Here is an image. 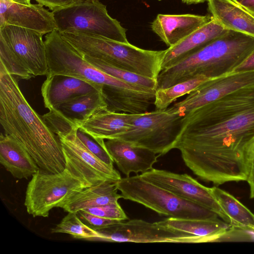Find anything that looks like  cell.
<instances>
[{"mask_svg": "<svg viewBox=\"0 0 254 254\" xmlns=\"http://www.w3.org/2000/svg\"><path fill=\"white\" fill-rule=\"evenodd\" d=\"M175 149L204 181H247L254 158V84L186 114Z\"/></svg>", "mask_w": 254, "mask_h": 254, "instance_id": "obj_1", "label": "cell"}, {"mask_svg": "<svg viewBox=\"0 0 254 254\" xmlns=\"http://www.w3.org/2000/svg\"><path fill=\"white\" fill-rule=\"evenodd\" d=\"M0 123L4 133L19 142L41 170L59 173L65 169L59 137L29 105L16 78L1 68Z\"/></svg>", "mask_w": 254, "mask_h": 254, "instance_id": "obj_2", "label": "cell"}, {"mask_svg": "<svg viewBox=\"0 0 254 254\" xmlns=\"http://www.w3.org/2000/svg\"><path fill=\"white\" fill-rule=\"evenodd\" d=\"M44 42L48 75L71 76L101 86L110 110L123 112L131 109L142 91L147 89L122 81L97 68L85 60L57 29L46 34Z\"/></svg>", "mask_w": 254, "mask_h": 254, "instance_id": "obj_3", "label": "cell"}, {"mask_svg": "<svg viewBox=\"0 0 254 254\" xmlns=\"http://www.w3.org/2000/svg\"><path fill=\"white\" fill-rule=\"evenodd\" d=\"M254 50V37L229 30L185 59L162 69L156 79V89L198 75L212 79L232 73Z\"/></svg>", "mask_w": 254, "mask_h": 254, "instance_id": "obj_4", "label": "cell"}, {"mask_svg": "<svg viewBox=\"0 0 254 254\" xmlns=\"http://www.w3.org/2000/svg\"><path fill=\"white\" fill-rule=\"evenodd\" d=\"M82 56L104 61L119 68L156 79L162 70L165 50L141 49L91 34L61 33Z\"/></svg>", "mask_w": 254, "mask_h": 254, "instance_id": "obj_5", "label": "cell"}, {"mask_svg": "<svg viewBox=\"0 0 254 254\" xmlns=\"http://www.w3.org/2000/svg\"><path fill=\"white\" fill-rule=\"evenodd\" d=\"M43 35L11 25L0 27V68L28 80L49 73Z\"/></svg>", "mask_w": 254, "mask_h": 254, "instance_id": "obj_6", "label": "cell"}, {"mask_svg": "<svg viewBox=\"0 0 254 254\" xmlns=\"http://www.w3.org/2000/svg\"><path fill=\"white\" fill-rule=\"evenodd\" d=\"M116 185L122 198L141 204L161 215L199 220L218 218L210 209L183 199L144 180L140 175L121 178Z\"/></svg>", "mask_w": 254, "mask_h": 254, "instance_id": "obj_7", "label": "cell"}, {"mask_svg": "<svg viewBox=\"0 0 254 254\" xmlns=\"http://www.w3.org/2000/svg\"><path fill=\"white\" fill-rule=\"evenodd\" d=\"M56 29L60 33L75 32L101 36L128 43L126 30L108 14L99 0H81L52 11Z\"/></svg>", "mask_w": 254, "mask_h": 254, "instance_id": "obj_8", "label": "cell"}, {"mask_svg": "<svg viewBox=\"0 0 254 254\" xmlns=\"http://www.w3.org/2000/svg\"><path fill=\"white\" fill-rule=\"evenodd\" d=\"M183 117L168 108L132 114L130 128L117 138L164 155L175 149Z\"/></svg>", "mask_w": 254, "mask_h": 254, "instance_id": "obj_9", "label": "cell"}, {"mask_svg": "<svg viewBox=\"0 0 254 254\" xmlns=\"http://www.w3.org/2000/svg\"><path fill=\"white\" fill-rule=\"evenodd\" d=\"M89 187L65 169L51 173L40 169L32 177L26 190L24 205L33 217H48L51 209L61 207L77 192Z\"/></svg>", "mask_w": 254, "mask_h": 254, "instance_id": "obj_10", "label": "cell"}, {"mask_svg": "<svg viewBox=\"0 0 254 254\" xmlns=\"http://www.w3.org/2000/svg\"><path fill=\"white\" fill-rule=\"evenodd\" d=\"M96 241L139 243H201L212 240L160 226L141 219H132L96 230Z\"/></svg>", "mask_w": 254, "mask_h": 254, "instance_id": "obj_11", "label": "cell"}, {"mask_svg": "<svg viewBox=\"0 0 254 254\" xmlns=\"http://www.w3.org/2000/svg\"><path fill=\"white\" fill-rule=\"evenodd\" d=\"M77 126L57 134L60 138L65 169L89 187L105 181L117 182L121 179L114 166H109L94 155L78 137Z\"/></svg>", "mask_w": 254, "mask_h": 254, "instance_id": "obj_12", "label": "cell"}, {"mask_svg": "<svg viewBox=\"0 0 254 254\" xmlns=\"http://www.w3.org/2000/svg\"><path fill=\"white\" fill-rule=\"evenodd\" d=\"M140 175L144 180L183 199L210 209L230 224L229 217L216 200L211 188L201 185L189 175L152 168Z\"/></svg>", "mask_w": 254, "mask_h": 254, "instance_id": "obj_13", "label": "cell"}, {"mask_svg": "<svg viewBox=\"0 0 254 254\" xmlns=\"http://www.w3.org/2000/svg\"><path fill=\"white\" fill-rule=\"evenodd\" d=\"M252 84H254V71L232 72L205 81L188 94L185 99L168 108L184 116L194 109Z\"/></svg>", "mask_w": 254, "mask_h": 254, "instance_id": "obj_14", "label": "cell"}, {"mask_svg": "<svg viewBox=\"0 0 254 254\" xmlns=\"http://www.w3.org/2000/svg\"><path fill=\"white\" fill-rule=\"evenodd\" d=\"M4 25L25 28L43 35L56 29L53 12L43 5L0 0V27Z\"/></svg>", "mask_w": 254, "mask_h": 254, "instance_id": "obj_15", "label": "cell"}, {"mask_svg": "<svg viewBox=\"0 0 254 254\" xmlns=\"http://www.w3.org/2000/svg\"><path fill=\"white\" fill-rule=\"evenodd\" d=\"M41 87L45 106L50 110L79 96L95 91L102 87L96 84L64 75H48Z\"/></svg>", "mask_w": 254, "mask_h": 254, "instance_id": "obj_16", "label": "cell"}, {"mask_svg": "<svg viewBox=\"0 0 254 254\" xmlns=\"http://www.w3.org/2000/svg\"><path fill=\"white\" fill-rule=\"evenodd\" d=\"M107 140L105 144L108 152L126 177L131 173L146 172L158 161L159 155L149 149L119 138Z\"/></svg>", "mask_w": 254, "mask_h": 254, "instance_id": "obj_17", "label": "cell"}, {"mask_svg": "<svg viewBox=\"0 0 254 254\" xmlns=\"http://www.w3.org/2000/svg\"><path fill=\"white\" fill-rule=\"evenodd\" d=\"M132 114L101 109L86 120L75 123L78 129L98 141L117 138L130 127Z\"/></svg>", "mask_w": 254, "mask_h": 254, "instance_id": "obj_18", "label": "cell"}, {"mask_svg": "<svg viewBox=\"0 0 254 254\" xmlns=\"http://www.w3.org/2000/svg\"><path fill=\"white\" fill-rule=\"evenodd\" d=\"M211 18L207 16L191 14H159L151 27L153 31L169 47L205 24Z\"/></svg>", "mask_w": 254, "mask_h": 254, "instance_id": "obj_19", "label": "cell"}, {"mask_svg": "<svg viewBox=\"0 0 254 254\" xmlns=\"http://www.w3.org/2000/svg\"><path fill=\"white\" fill-rule=\"evenodd\" d=\"M228 30H229L211 17L205 24L175 45L165 50L162 63V70L194 53L211 41L225 34Z\"/></svg>", "mask_w": 254, "mask_h": 254, "instance_id": "obj_20", "label": "cell"}, {"mask_svg": "<svg viewBox=\"0 0 254 254\" xmlns=\"http://www.w3.org/2000/svg\"><path fill=\"white\" fill-rule=\"evenodd\" d=\"M0 163L14 178L22 179L32 177L39 169L35 160L16 140L1 133Z\"/></svg>", "mask_w": 254, "mask_h": 254, "instance_id": "obj_21", "label": "cell"}, {"mask_svg": "<svg viewBox=\"0 0 254 254\" xmlns=\"http://www.w3.org/2000/svg\"><path fill=\"white\" fill-rule=\"evenodd\" d=\"M212 18L226 29L254 37V15L232 0H207Z\"/></svg>", "mask_w": 254, "mask_h": 254, "instance_id": "obj_22", "label": "cell"}, {"mask_svg": "<svg viewBox=\"0 0 254 254\" xmlns=\"http://www.w3.org/2000/svg\"><path fill=\"white\" fill-rule=\"evenodd\" d=\"M116 182L105 181L88 187L73 195L61 207L67 212L77 213L87 208L118 202L122 198Z\"/></svg>", "mask_w": 254, "mask_h": 254, "instance_id": "obj_23", "label": "cell"}, {"mask_svg": "<svg viewBox=\"0 0 254 254\" xmlns=\"http://www.w3.org/2000/svg\"><path fill=\"white\" fill-rule=\"evenodd\" d=\"M156 223L163 227L208 238L212 242H220L222 236L231 227L229 224L218 218L199 220L169 217Z\"/></svg>", "mask_w": 254, "mask_h": 254, "instance_id": "obj_24", "label": "cell"}, {"mask_svg": "<svg viewBox=\"0 0 254 254\" xmlns=\"http://www.w3.org/2000/svg\"><path fill=\"white\" fill-rule=\"evenodd\" d=\"M105 108H107V105L102 92L95 91L74 98L54 110L75 124L86 120L98 110Z\"/></svg>", "mask_w": 254, "mask_h": 254, "instance_id": "obj_25", "label": "cell"}, {"mask_svg": "<svg viewBox=\"0 0 254 254\" xmlns=\"http://www.w3.org/2000/svg\"><path fill=\"white\" fill-rule=\"evenodd\" d=\"M211 189L216 200L229 217L231 226L254 231V214L225 190L216 187Z\"/></svg>", "mask_w": 254, "mask_h": 254, "instance_id": "obj_26", "label": "cell"}, {"mask_svg": "<svg viewBox=\"0 0 254 254\" xmlns=\"http://www.w3.org/2000/svg\"><path fill=\"white\" fill-rule=\"evenodd\" d=\"M209 79L203 75H198L169 87L156 89L154 102L156 110L167 109L178 98L189 94Z\"/></svg>", "mask_w": 254, "mask_h": 254, "instance_id": "obj_27", "label": "cell"}, {"mask_svg": "<svg viewBox=\"0 0 254 254\" xmlns=\"http://www.w3.org/2000/svg\"><path fill=\"white\" fill-rule=\"evenodd\" d=\"M84 59L101 71L127 83L156 90V79L143 76L119 68L100 60L83 56Z\"/></svg>", "mask_w": 254, "mask_h": 254, "instance_id": "obj_28", "label": "cell"}, {"mask_svg": "<svg viewBox=\"0 0 254 254\" xmlns=\"http://www.w3.org/2000/svg\"><path fill=\"white\" fill-rule=\"evenodd\" d=\"M53 233H64L73 238L96 241L99 237L97 232L84 224L76 213L68 212L62 221L51 229Z\"/></svg>", "mask_w": 254, "mask_h": 254, "instance_id": "obj_29", "label": "cell"}, {"mask_svg": "<svg viewBox=\"0 0 254 254\" xmlns=\"http://www.w3.org/2000/svg\"><path fill=\"white\" fill-rule=\"evenodd\" d=\"M78 137L94 155L106 164L113 166L114 161L108 152L104 140L98 141L87 133L78 129Z\"/></svg>", "mask_w": 254, "mask_h": 254, "instance_id": "obj_30", "label": "cell"}, {"mask_svg": "<svg viewBox=\"0 0 254 254\" xmlns=\"http://www.w3.org/2000/svg\"><path fill=\"white\" fill-rule=\"evenodd\" d=\"M82 210H84L92 214L108 219L120 221H126L128 219L118 202L89 207Z\"/></svg>", "mask_w": 254, "mask_h": 254, "instance_id": "obj_31", "label": "cell"}, {"mask_svg": "<svg viewBox=\"0 0 254 254\" xmlns=\"http://www.w3.org/2000/svg\"><path fill=\"white\" fill-rule=\"evenodd\" d=\"M76 214L84 224L95 230L121 221L100 217L89 213L84 210H80Z\"/></svg>", "mask_w": 254, "mask_h": 254, "instance_id": "obj_32", "label": "cell"}, {"mask_svg": "<svg viewBox=\"0 0 254 254\" xmlns=\"http://www.w3.org/2000/svg\"><path fill=\"white\" fill-rule=\"evenodd\" d=\"M52 11L67 6L74 2V0H34Z\"/></svg>", "mask_w": 254, "mask_h": 254, "instance_id": "obj_33", "label": "cell"}, {"mask_svg": "<svg viewBox=\"0 0 254 254\" xmlns=\"http://www.w3.org/2000/svg\"><path fill=\"white\" fill-rule=\"evenodd\" d=\"M254 71V50L237 66L232 72H243Z\"/></svg>", "mask_w": 254, "mask_h": 254, "instance_id": "obj_34", "label": "cell"}, {"mask_svg": "<svg viewBox=\"0 0 254 254\" xmlns=\"http://www.w3.org/2000/svg\"><path fill=\"white\" fill-rule=\"evenodd\" d=\"M247 182L250 187V197L254 198V163H253Z\"/></svg>", "mask_w": 254, "mask_h": 254, "instance_id": "obj_35", "label": "cell"}, {"mask_svg": "<svg viewBox=\"0 0 254 254\" xmlns=\"http://www.w3.org/2000/svg\"><path fill=\"white\" fill-rule=\"evenodd\" d=\"M239 4L254 15V0H242Z\"/></svg>", "mask_w": 254, "mask_h": 254, "instance_id": "obj_36", "label": "cell"}, {"mask_svg": "<svg viewBox=\"0 0 254 254\" xmlns=\"http://www.w3.org/2000/svg\"><path fill=\"white\" fill-rule=\"evenodd\" d=\"M205 0H182V1L184 3L190 4H196V3L202 2H204Z\"/></svg>", "mask_w": 254, "mask_h": 254, "instance_id": "obj_37", "label": "cell"}, {"mask_svg": "<svg viewBox=\"0 0 254 254\" xmlns=\"http://www.w3.org/2000/svg\"><path fill=\"white\" fill-rule=\"evenodd\" d=\"M10 1H13L15 2L24 4H30L31 0H7Z\"/></svg>", "mask_w": 254, "mask_h": 254, "instance_id": "obj_38", "label": "cell"}, {"mask_svg": "<svg viewBox=\"0 0 254 254\" xmlns=\"http://www.w3.org/2000/svg\"><path fill=\"white\" fill-rule=\"evenodd\" d=\"M234 2L239 4L242 0H232Z\"/></svg>", "mask_w": 254, "mask_h": 254, "instance_id": "obj_39", "label": "cell"}, {"mask_svg": "<svg viewBox=\"0 0 254 254\" xmlns=\"http://www.w3.org/2000/svg\"><path fill=\"white\" fill-rule=\"evenodd\" d=\"M79 0H74V1H79Z\"/></svg>", "mask_w": 254, "mask_h": 254, "instance_id": "obj_40", "label": "cell"}, {"mask_svg": "<svg viewBox=\"0 0 254 254\" xmlns=\"http://www.w3.org/2000/svg\"><path fill=\"white\" fill-rule=\"evenodd\" d=\"M253 163H254V160H253Z\"/></svg>", "mask_w": 254, "mask_h": 254, "instance_id": "obj_41", "label": "cell"}, {"mask_svg": "<svg viewBox=\"0 0 254 254\" xmlns=\"http://www.w3.org/2000/svg\"></svg>", "mask_w": 254, "mask_h": 254, "instance_id": "obj_42", "label": "cell"}]
</instances>
